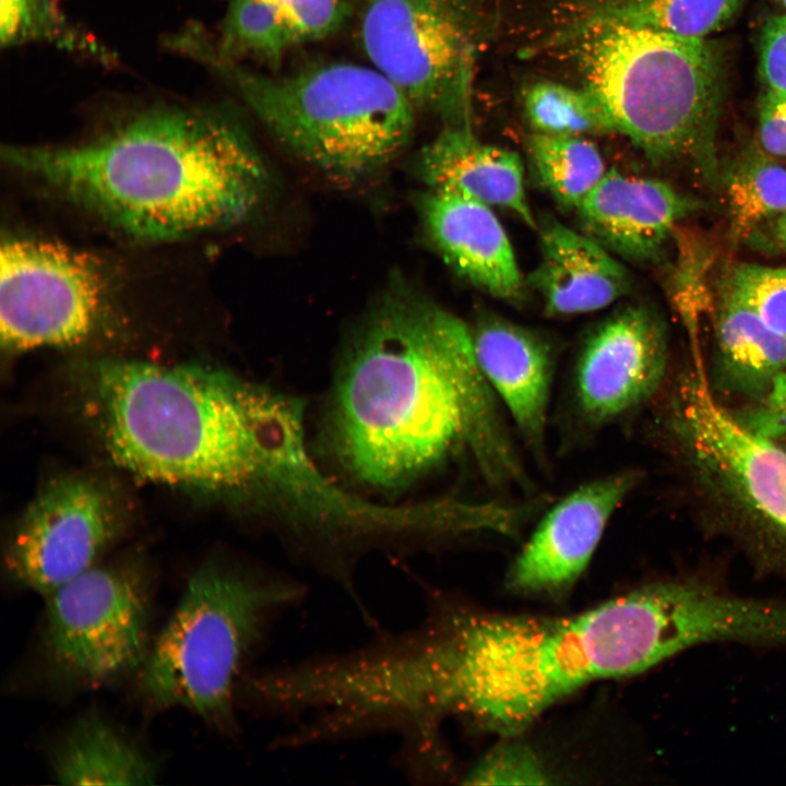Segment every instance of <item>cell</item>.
<instances>
[{
	"mask_svg": "<svg viewBox=\"0 0 786 786\" xmlns=\"http://www.w3.org/2000/svg\"><path fill=\"white\" fill-rule=\"evenodd\" d=\"M348 474L396 489L457 456L496 487H526L522 462L475 357L471 327L393 284L349 344L327 417Z\"/></svg>",
	"mask_w": 786,
	"mask_h": 786,
	"instance_id": "cell-1",
	"label": "cell"
},
{
	"mask_svg": "<svg viewBox=\"0 0 786 786\" xmlns=\"http://www.w3.org/2000/svg\"><path fill=\"white\" fill-rule=\"evenodd\" d=\"M667 658L655 583L565 618L444 612L406 633L395 682L424 731L464 716L510 736L586 683Z\"/></svg>",
	"mask_w": 786,
	"mask_h": 786,
	"instance_id": "cell-2",
	"label": "cell"
},
{
	"mask_svg": "<svg viewBox=\"0 0 786 786\" xmlns=\"http://www.w3.org/2000/svg\"><path fill=\"white\" fill-rule=\"evenodd\" d=\"M2 157L145 240L236 225L260 203L267 179L247 131L218 107L158 106L83 143L10 145Z\"/></svg>",
	"mask_w": 786,
	"mask_h": 786,
	"instance_id": "cell-3",
	"label": "cell"
},
{
	"mask_svg": "<svg viewBox=\"0 0 786 786\" xmlns=\"http://www.w3.org/2000/svg\"><path fill=\"white\" fill-rule=\"evenodd\" d=\"M79 376L105 451L139 478L236 493L281 483L298 452L281 394L221 370L102 359Z\"/></svg>",
	"mask_w": 786,
	"mask_h": 786,
	"instance_id": "cell-4",
	"label": "cell"
},
{
	"mask_svg": "<svg viewBox=\"0 0 786 786\" xmlns=\"http://www.w3.org/2000/svg\"><path fill=\"white\" fill-rule=\"evenodd\" d=\"M615 130L656 162L710 164L723 109L718 46L585 15L559 36Z\"/></svg>",
	"mask_w": 786,
	"mask_h": 786,
	"instance_id": "cell-5",
	"label": "cell"
},
{
	"mask_svg": "<svg viewBox=\"0 0 786 786\" xmlns=\"http://www.w3.org/2000/svg\"><path fill=\"white\" fill-rule=\"evenodd\" d=\"M181 51L226 79L285 148L333 177H366L412 138L416 108L371 66L331 61L260 73L221 58L201 32L187 36Z\"/></svg>",
	"mask_w": 786,
	"mask_h": 786,
	"instance_id": "cell-6",
	"label": "cell"
},
{
	"mask_svg": "<svg viewBox=\"0 0 786 786\" xmlns=\"http://www.w3.org/2000/svg\"><path fill=\"white\" fill-rule=\"evenodd\" d=\"M302 593L282 577L203 564L150 648L140 670L141 694L153 707L184 708L234 734L240 670L270 620Z\"/></svg>",
	"mask_w": 786,
	"mask_h": 786,
	"instance_id": "cell-7",
	"label": "cell"
},
{
	"mask_svg": "<svg viewBox=\"0 0 786 786\" xmlns=\"http://www.w3.org/2000/svg\"><path fill=\"white\" fill-rule=\"evenodd\" d=\"M148 575L141 565H94L46 596L43 651L53 679L95 689L141 670L151 646Z\"/></svg>",
	"mask_w": 786,
	"mask_h": 786,
	"instance_id": "cell-8",
	"label": "cell"
},
{
	"mask_svg": "<svg viewBox=\"0 0 786 786\" xmlns=\"http://www.w3.org/2000/svg\"><path fill=\"white\" fill-rule=\"evenodd\" d=\"M357 28L370 66L416 110L469 119L479 34L468 0H358Z\"/></svg>",
	"mask_w": 786,
	"mask_h": 786,
	"instance_id": "cell-9",
	"label": "cell"
},
{
	"mask_svg": "<svg viewBox=\"0 0 786 786\" xmlns=\"http://www.w3.org/2000/svg\"><path fill=\"white\" fill-rule=\"evenodd\" d=\"M107 296L105 273L86 252L31 238L1 245L0 334L9 352L87 340L102 320Z\"/></svg>",
	"mask_w": 786,
	"mask_h": 786,
	"instance_id": "cell-10",
	"label": "cell"
},
{
	"mask_svg": "<svg viewBox=\"0 0 786 786\" xmlns=\"http://www.w3.org/2000/svg\"><path fill=\"white\" fill-rule=\"evenodd\" d=\"M118 533L112 500L100 485L61 477L20 519L7 549V569L16 584L46 597L96 565Z\"/></svg>",
	"mask_w": 786,
	"mask_h": 786,
	"instance_id": "cell-11",
	"label": "cell"
},
{
	"mask_svg": "<svg viewBox=\"0 0 786 786\" xmlns=\"http://www.w3.org/2000/svg\"><path fill=\"white\" fill-rule=\"evenodd\" d=\"M677 422L698 460L786 536V448L722 407L702 364L681 385Z\"/></svg>",
	"mask_w": 786,
	"mask_h": 786,
	"instance_id": "cell-12",
	"label": "cell"
},
{
	"mask_svg": "<svg viewBox=\"0 0 786 786\" xmlns=\"http://www.w3.org/2000/svg\"><path fill=\"white\" fill-rule=\"evenodd\" d=\"M664 325L647 308L620 310L586 340L575 366L574 394L593 425L620 418L650 398L665 373Z\"/></svg>",
	"mask_w": 786,
	"mask_h": 786,
	"instance_id": "cell-13",
	"label": "cell"
},
{
	"mask_svg": "<svg viewBox=\"0 0 786 786\" xmlns=\"http://www.w3.org/2000/svg\"><path fill=\"white\" fill-rule=\"evenodd\" d=\"M638 475L612 474L586 483L558 501L516 557L508 584L524 594L567 590L587 567L611 515Z\"/></svg>",
	"mask_w": 786,
	"mask_h": 786,
	"instance_id": "cell-14",
	"label": "cell"
},
{
	"mask_svg": "<svg viewBox=\"0 0 786 786\" xmlns=\"http://www.w3.org/2000/svg\"><path fill=\"white\" fill-rule=\"evenodd\" d=\"M696 209L694 201L653 178L608 169L576 209L585 233L631 261L655 258L675 226Z\"/></svg>",
	"mask_w": 786,
	"mask_h": 786,
	"instance_id": "cell-15",
	"label": "cell"
},
{
	"mask_svg": "<svg viewBox=\"0 0 786 786\" xmlns=\"http://www.w3.org/2000/svg\"><path fill=\"white\" fill-rule=\"evenodd\" d=\"M418 210L430 240L457 274L496 298L522 296L523 275L491 206L428 190L418 198Z\"/></svg>",
	"mask_w": 786,
	"mask_h": 786,
	"instance_id": "cell-16",
	"label": "cell"
},
{
	"mask_svg": "<svg viewBox=\"0 0 786 786\" xmlns=\"http://www.w3.org/2000/svg\"><path fill=\"white\" fill-rule=\"evenodd\" d=\"M478 366L532 450L540 452L547 426L553 355L540 334L493 314L471 327Z\"/></svg>",
	"mask_w": 786,
	"mask_h": 786,
	"instance_id": "cell-17",
	"label": "cell"
},
{
	"mask_svg": "<svg viewBox=\"0 0 786 786\" xmlns=\"http://www.w3.org/2000/svg\"><path fill=\"white\" fill-rule=\"evenodd\" d=\"M416 166L428 190L508 210L537 230L538 223L525 193L520 156L480 141L469 119L450 121L422 147Z\"/></svg>",
	"mask_w": 786,
	"mask_h": 786,
	"instance_id": "cell-18",
	"label": "cell"
},
{
	"mask_svg": "<svg viewBox=\"0 0 786 786\" xmlns=\"http://www.w3.org/2000/svg\"><path fill=\"white\" fill-rule=\"evenodd\" d=\"M540 259L528 283L550 317L602 310L630 288L627 269L596 239L555 218L538 225Z\"/></svg>",
	"mask_w": 786,
	"mask_h": 786,
	"instance_id": "cell-19",
	"label": "cell"
},
{
	"mask_svg": "<svg viewBox=\"0 0 786 786\" xmlns=\"http://www.w3.org/2000/svg\"><path fill=\"white\" fill-rule=\"evenodd\" d=\"M53 777L63 785H150L154 761L128 736L98 715L68 727L50 752Z\"/></svg>",
	"mask_w": 786,
	"mask_h": 786,
	"instance_id": "cell-20",
	"label": "cell"
},
{
	"mask_svg": "<svg viewBox=\"0 0 786 786\" xmlns=\"http://www.w3.org/2000/svg\"><path fill=\"white\" fill-rule=\"evenodd\" d=\"M715 332L723 369L740 388L763 394L772 379L786 370V336L728 295Z\"/></svg>",
	"mask_w": 786,
	"mask_h": 786,
	"instance_id": "cell-21",
	"label": "cell"
},
{
	"mask_svg": "<svg viewBox=\"0 0 786 786\" xmlns=\"http://www.w3.org/2000/svg\"><path fill=\"white\" fill-rule=\"evenodd\" d=\"M527 152L539 182L568 209L576 210L608 171L587 136L533 132Z\"/></svg>",
	"mask_w": 786,
	"mask_h": 786,
	"instance_id": "cell-22",
	"label": "cell"
},
{
	"mask_svg": "<svg viewBox=\"0 0 786 786\" xmlns=\"http://www.w3.org/2000/svg\"><path fill=\"white\" fill-rule=\"evenodd\" d=\"M226 11L215 52L238 62L253 59L277 68L296 46L305 44L301 35L282 10L271 0H224Z\"/></svg>",
	"mask_w": 786,
	"mask_h": 786,
	"instance_id": "cell-23",
	"label": "cell"
},
{
	"mask_svg": "<svg viewBox=\"0 0 786 786\" xmlns=\"http://www.w3.org/2000/svg\"><path fill=\"white\" fill-rule=\"evenodd\" d=\"M745 0H600L587 16L681 37L707 38L725 28Z\"/></svg>",
	"mask_w": 786,
	"mask_h": 786,
	"instance_id": "cell-24",
	"label": "cell"
},
{
	"mask_svg": "<svg viewBox=\"0 0 786 786\" xmlns=\"http://www.w3.org/2000/svg\"><path fill=\"white\" fill-rule=\"evenodd\" d=\"M725 188L735 236H746L786 213V169L763 154L740 158L728 172Z\"/></svg>",
	"mask_w": 786,
	"mask_h": 786,
	"instance_id": "cell-25",
	"label": "cell"
},
{
	"mask_svg": "<svg viewBox=\"0 0 786 786\" xmlns=\"http://www.w3.org/2000/svg\"><path fill=\"white\" fill-rule=\"evenodd\" d=\"M523 105L533 132L587 138L616 132L604 106L584 86L539 81L526 88Z\"/></svg>",
	"mask_w": 786,
	"mask_h": 786,
	"instance_id": "cell-26",
	"label": "cell"
},
{
	"mask_svg": "<svg viewBox=\"0 0 786 786\" xmlns=\"http://www.w3.org/2000/svg\"><path fill=\"white\" fill-rule=\"evenodd\" d=\"M0 38L3 46L44 41L108 63L109 51L72 26L55 0H1Z\"/></svg>",
	"mask_w": 786,
	"mask_h": 786,
	"instance_id": "cell-27",
	"label": "cell"
},
{
	"mask_svg": "<svg viewBox=\"0 0 786 786\" xmlns=\"http://www.w3.org/2000/svg\"><path fill=\"white\" fill-rule=\"evenodd\" d=\"M726 295L786 336V266L741 263L730 274Z\"/></svg>",
	"mask_w": 786,
	"mask_h": 786,
	"instance_id": "cell-28",
	"label": "cell"
},
{
	"mask_svg": "<svg viewBox=\"0 0 786 786\" xmlns=\"http://www.w3.org/2000/svg\"><path fill=\"white\" fill-rule=\"evenodd\" d=\"M467 784H548L551 774L524 745L509 743L491 751L466 776Z\"/></svg>",
	"mask_w": 786,
	"mask_h": 786,
	"instance_id": "cell-29",
	"label": "cell"
},
{
	"mask_svg": "<svg viewBox=\"0 0 786 786\" xmlns=\"http://www.w3.org/2000/svg\"><path fill=\"white\" fill-rule=\"evenodd\" d=\"M298 29L303 43L322 39L340 28L347 8L343 0H271Z\"/></svg>",
	"mask_w": 786,
	"mask_h": 786,
	"instance_id": "cell-30",
	"label": "cell"
},
{
	"mask_svg": "<svg viewBox=\"0 0 786 786\" xmlns=\"http://www.w3.org/2000/svg\"><path fill=\"white\" fill-rule=\"evenodd\" d=\"M759 61L767 91L786 96V13L773 16L764 24Z\"/></svg>",
	"mask_w": 786,
	"mask_h": 786,
	"instance_id": "cell-31",
	"label": "cell"
},
{
	"mask_svg": "<svg viewBox=\"0 0 786 786\" xmlns=\"http://www.w3.org/2000/svg\"><path fill=\"white\" fill-rule=\"evenodd\" d=\"M741 422L772 440L786 437V370L772 379L759 404Z\"/></svg>",
	"mask_w": 786,
	"mask_h": 786,
	"instance_id": "cell-32",
	"label": "cell"
},
{
	"mask_svg": "<svg viewBox=\"0 0 786 786\" xmlns=\"http://www.w3.org/2000/svg\"><path fill=\"white\" fill-rule=\"evenodd\" d=\"M759 139L767 154L786 157V96L766 91L762 97Z\"/></svg>",
	"mask_w": 786,
	"mask_h": 786,
	"instance_id": "cell-33",
	"label": "cell"
},
{
	"mask_svg": "<svg viewBox=\"0 0 786 786\" xmlns=\"http://www.w3.org/2000/svg\"><path fill=\"white\" fill-rule=\"evenodd\" d=\"M775 236L779 246L786 252V213L776 219Z\"/></svg>",
	"mask_w": 786,
	"mask_h": 786,
	"instance_id": "cell-34",
	"label": "cell"
},
{
	"mask_svg": "<svg viewBox=\"0 0 786 786\" xmlns=\"http://www.w3.org/2000/svg\"><path fill=\"white\" fill-rule=\"evenodd\" d=\"M786 11V0H775Z\"/></svg>",
	"mask_w": 786,
	"mask_h": 786,
	"instance_id": "cell-35",
	"label": "cell"
}]
</instances>
